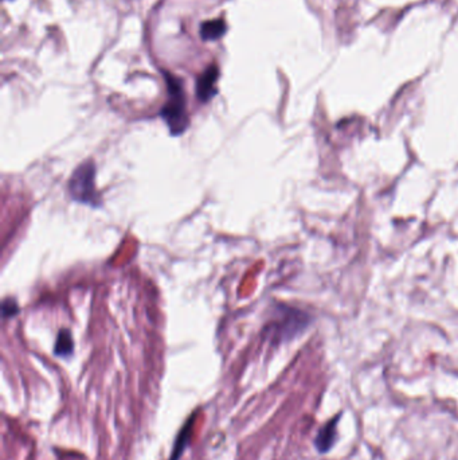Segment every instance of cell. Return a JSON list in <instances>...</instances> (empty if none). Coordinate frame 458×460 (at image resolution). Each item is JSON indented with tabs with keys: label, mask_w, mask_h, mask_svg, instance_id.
Masks as SVG:
<instances>
[{
	"label": "cell",
	"mask_w": 458,
	"mask_h": 460,
	"mask_svg": "<svg viewBox=\"0 0 458 460\" xmlns=\"http://www.w3.org/2000/svg\"><path fill=\"white\" fill-rule=\"evenodd\" d=\"M164 77H166L169 98L160 110V117L167 124L169 133L172 136H179L181 133L186 132L190 125L184 86L181 78H178L171 73H166Z\"/></svg>",
	"instance_id": "cell-1"
},
{
	"label": "cell",
	"mask_w": 458,
	"mask_h": 460,
	"mask_svg": "<svg viewBox=\"0 0 458 460\" xmlns=\"http://www.w3.org/2000/svg\"><path fill=\"white\" fill-rule=\"evenodd\" d=\"M69 194L75 202L92 207L101 206L96 189V166L92 160H86L74 169L69 181Z\"/></svg>",
	"instance_id": "cell-2"
},
{
	"label": "cell",
	"mask_w": 458,
	"mask_h": 460,
	"mask_svg": "<svg viewBox=\"0 0 458 460\" xmlns=\"http://www.w3.org/2000/svg\"><path fill=\"white\" fill-rule=\"evenodd\" d=\"M276 319L266 327L269 338L273 343H282L293 339L305 330L309 323L308 315L289 307H278Z\"/></svg>",
	"instance_id": "cell-3"
},
{
	"label": "cell",
	"mask_w": 458,
	"mask_h": 460,
	"mask_svg": "<svg viewBox=\"0 0 458 460\" xmlns=\"http://www.w3.org/2000/svg\"><path fill=\"white\" fill-rule=\"evenodd\" d=\"M218 80H219V68L215 63L206 68L196 80V97L201 103H208L211 98L217 96Z\"/></svg>",
	"instance_id": "cell-4"
},
{
	"label": "cell",
	"mask_w": 458,
	"mask_h": 460,
	"mask_svg": "<svg viewBox=\"0 0 458 460\" xmlns=\"http://www.w3.org/2000/svg\"><path fill=\"white\" fill-rule=\"evenodd\" d=\"M340 420V414L335 416L332 420L323 425V428L319 431V434L314 439V447L320 454L329 452L336 443L338 437V423Z\"/></svg>",
	"instance_id": "cell-5"
},
{
	"label": "cell",
	"mask_w": 458,
	"mask_h": 460,
	"mask_svg": "<svg viewBox=\"0 0 458 460\" xmlns=\"http://www.w3.org/2000/svg\"><path fill=\"white\" fill-rule=\"evenodd\" d=\"M193 423H195V414L191 416V417L186 422L184 427H181L179 435L176 436V440H175V444H174V448H172V454H171V458H169V460L181 459V455L184 454L186 448L188 447V444H190V441H191Z\"/></svg>",
	"instance_id": "cell-6"
},
{
	"label": "cell",
	"mask_w": 458,
	"mask_h": 460,
	"mask_svg": "<svg viewBox=\"0 0 458 460\" xmlns=\"http://www.w3.org/2000/svg\"><path fill=\"white\" fill-rule=\"evenodd\" d=\"M225 33H226V23L223 19H211L208 22L201 24V36L206 42L217 41L225 36Z\"/></svg>",
	"instance_id": "cell-7"
},
{
	"label": "cell",
	"mask_w": 458,
	"mask_h": 460,
	"mask_svg": "<svg viewBox=\"0 0 458 460\" xmlns=\"http://www.w3.org/2000/svg\"><path fill=\"white\" fill-rule=\"evenodd\" d=\"M73 352H74V340H73L72 333L63 328L57 335L54 354L60 358H69L72 357Z\"/></svg>",
	"instance_id": "cell-8"
},
{
	"label": "cell",
	"mask_w": 458,
	"mask_h": 460,
	"mask_svg": "<svg viewBox=\"0 0 458 460\" xmlns=\"http://www.w3.org/2000/svg\"><path fill=\"white\" fill-rule=\"evenodd\" d=\"M19 313V307H18V303L15 299H4L3 300V304H1V315L4 319H9V318H12L15 315Z\"/></svg>",
	"instance_id": "cell-9"
}]
</instances>
